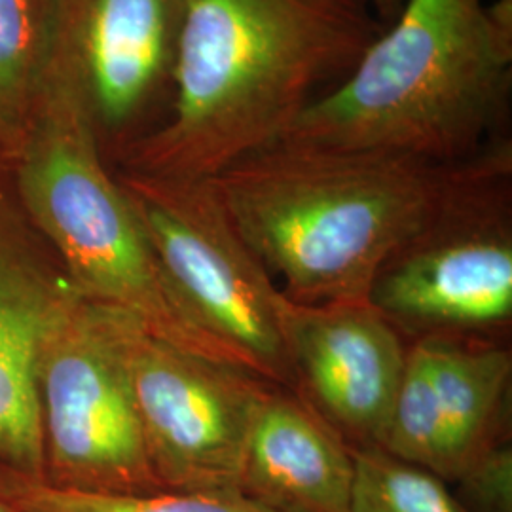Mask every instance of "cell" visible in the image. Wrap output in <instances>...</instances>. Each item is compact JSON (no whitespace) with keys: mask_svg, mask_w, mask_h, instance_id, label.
Returning a JSON list of instances; mask_svg holds the SVG:
<instances>
[{"mask_svg":"<svg viewBox=\"0 0 512 512\" xmlns=\"http://www.w3.org/2000/svg\"><path fill=\"white\" fill-rule=\"evenodd\" d=\"M382 29L365 0H186L165 122L112 169L217 177L283 139Z\"/></svg>","mask_w":512,"mask_h":512,"instance_id":"cell-1","label":"cell"},{"mask_svg":"<svg viewBox=\"0 0 512 512\" xmlns=\"http://www.w3.org/2000/svg\"><path fill=\"white\" fill-rule=\"evenodd\" d=\"M456 164L281 139L209 183L287 298L365 302L385 262L433 215Z\"/></svg>","mask_w":512,"mask_h":512,"instance_id":"cell-2","label":"cell"},{"mask_svg":"<svg viewBox=\"0 0 512 512\" xmlns=\"http://www.w3.org/2000/svg\"><path fill=\"white\" fill-rule=\"evenodd\" d=\"M511 93L512 0H404L283 139L454 164L505 135Z\"/></svg>","mask_w":512,"mask_h":512,"instance_id":"cell-3","label":"cell"},{"mask_svg":"<svg viewBox=\"0 0 512 512\" xmlns=\"http://www.w3.org/2000/svg\"><path fill=\"white\" fill-rule=\"evenodd\" d=\"M10 171L25 213L86 300L126 311L177 348L239 366L169 283L59 50Z\"/></svg>","mask_w":512,"mask_h":512,"instance_id":"cell-4","label":"cell"},{"mask_svg":"<svg viewBox=\"0 0 512 512\" xmlns=\"http://www.w3.org/2000/svg\"><path fill=\"white\" fill-rule=\"evenodd\" d=\"M370 304L401 334L478 338L512 317V143L454 165L433 215L376 275Z\"/></svg>","mask_w":512,"mask_h":512,"instance_id":"cell-5","label":"cell"},{"mask_svg":"<svg viewBox=\"0 0 512 512\" xmlns=\"http://www.w3.org/2000/svg\"><path fill=\"white\" fill-rule=\"evenodd\" d=\"M186 310L241 368L296 391L277 291L209 179L114 169Z\"/></svg>","mask_w":512,"mask_h":512,"instance_id":"cell-6","label":"cell"},{"mask_svg":"<svg viewBox=\"0 0 512 512\" xmlns=\"http://www.w3.org/2000/svg\"><path fill=\"white\" fill-rule=\"evenodd\" d=\"M126 311L74 306L38 365L46 486L61 492H164L148 461L124 340Z\"/></svg>","mask_w":512,"mask_h":512,"instance_id":"cell-7","label":"cell"},{"mask_svg":"<svg viewBox=\"0 0 512 512\" xmlns=\"http://www.w3.org/2000/svg\"><path fill=\"white\" fill-rule=\"evenodd\" d=\"M129 378L164 492H239L256 410L272 384L177 348L124 317Z\"/></svg>","mask_w":512,"mask_h":512,"instance_id":"cell-8","label":"cell"},{"mask_svg":"<svg viewBox=\"0 0 512 512\" xmlns=\"http://www.w3.org/2000/svg\"><path fill=\"white\" fill-rule=\"evenodd\" d=\"M80 298L0 162V501L46 486L38 365Z\"/></svg>","mask_w":512,"mask_h":512,"instance_id":"cell-9","label":"cell"},{"mask_svg":"<svg viewBox=\"0 0 512 512\" xmlns=\"http://www.w3.org/2000/svg\"><path fill=\"white\" fill-rule=\"evenodd\" d=\"M184 8L186 0H59L57 50L110 167L165 122Z\"/></svg>","mask_w":512,"mask_h":512,"instance_id":"cell-10","label":"cell"},{"mask_svg":"<svg viewBox=\"0 0 512 512\" xmlns=\"http://www.w3.org/2000/svg\"><path fill=\"white\" fill-rule=\"evenodd\" d=\"M281 323L296 393L351 446H376L403 378V334L370 300L298 304L285 298Z\"/></svg>","mask_w":512,"mask_h":512,"instance_id":"cell-11","label":"cell"},{"mask_svg":"<svg viewBox=\"0 0 512 512\" xmlns=\"http://www.w3.org/2000/svg\"><path fill=\"white\" fill-rule=\"evenodd\" d=\"M353 446L300 393L272 385L256 410L239 492L272 512H351Z\"/></svg>","mask_w":512,"mask_h":512,"instance_id":"cell-12","label":"cell"},{"mask_svg":"<svg viewBox=\"0 0 512 512\" xmlns=\"http://www.w3.org/2000/svg\"><path fill=\"white\" fill-rule=\"evenodd\" d=\"M429 353L446 439L450 480L505 433L509 349L478 338H421Z\"/></svg>","mask_w":512,"mask_h":512,"instance_id":"cell-13","label":"cell"},{"mask_svg":"<svg viewBox=\"0 0 512 512\" xmlns=\"http://www.w3.org/2000/svg\"><path fill=\"white\" fill-rule=\"evenodd\" d=\"M59 0H0V162L12 167L54 63Z\"/></svg>","mask_w":512,"mask_h":512,"instance_id":"cell-14","label":"cell"},{"mask_svg":"<svg viewBox=\"0 0 512 512\" xmlns=\"http://www.w3.org/2000/svg\"><path fill=\"white\" fill-rule=\"evenodd\" d=\"M376 446L442 480H450L439 399L429 353L421 340H414L408 348L403 378Z\"/></svg>","mask_w":512,"mask_h":512,"instance_id":"cell-15","label":"cell"},{"mask_svg":"<svg viewBox=\"0 0 512 512\" xmlns=\"http://www.w3.org/2000/svg\"><path fill=\"white\" fill-rule=\"evenodd\" d=\"M351 512H469L440 476L378 446H353Z\"/></svg>","mask_w":512,"mask_h":512,"instance_id":"cell-16","label":"cell"},{"mask_svg":"<svg viewBox=\"0 0 512 512\" xmlns=\"http://www.w3.org/2000/svg\"><path fill=\"white\" fill-rule=\"evenodd\" d=\"M21 512H272L241 492H158L105 495L61 492L48 486L14 503Z\"/></svg>","mask_w":512,"mask_h":512,"instance_id":"cell-17","label":"cell"},{"mask_svg":"<svg viewBox=\"0 0 512 512\" xmlns=\"http://www.w3.org/2000/svg\"><path fill=\"white\" fill-rule=\"evenodd\" d=\"M458 499L469 512H512V442L501 435L471 459L458 478Z\"/></svg>","mask_w":512,"mask_h":512,"instance_id":"cell-18","label":"cell"},{"mask_svg":"<svg viewBox=\"0 0 512 512\" xmlns=\"http://www.w3.org/2000/svg\"><path fill=\"white\" fill-rule=\"evenodd\" d=\"M365 2L372 16L380 21L382 27H387L395 21L404 4V0H365Z\"/></svg>","mask_w":512,"mask_h":512,"instance_id":"cell-19","label":"cell"},{"mask_svg":"<svg viewBox=\"0 0 512 512\" xmlns=\"http://www.w3.org/2000/svg\"><path fill=\"white\" fill-rule=\"evenodd\" d=\"M0 512H21L16 505L12 503H6V501H0Z\"/></svg>","mask_w":512,"mask_h":512,"instance_id":"cell-20","label":"cell"}]
</instances>
